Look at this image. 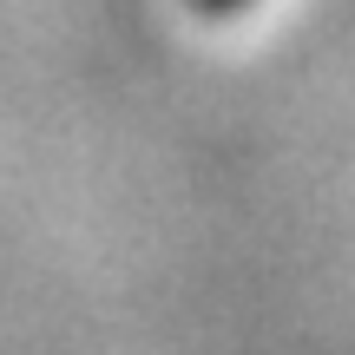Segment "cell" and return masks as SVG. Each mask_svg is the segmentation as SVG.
Instances as JSON below:
<instances>
[{"instance_id": "obj_1", "label": "cell", "mask_w": 355, "mask_h": 355, "mask_svg": "<svg viewBox=\"0 0 355 355\" xmlns=\"http://www.w3.org/2000/svg\"><path fill=\"white\" fill-rule=\"evenodd\" d=\"M191 7H204V13H237L243 0H191Z\"/></svg>"}]
</instances>
